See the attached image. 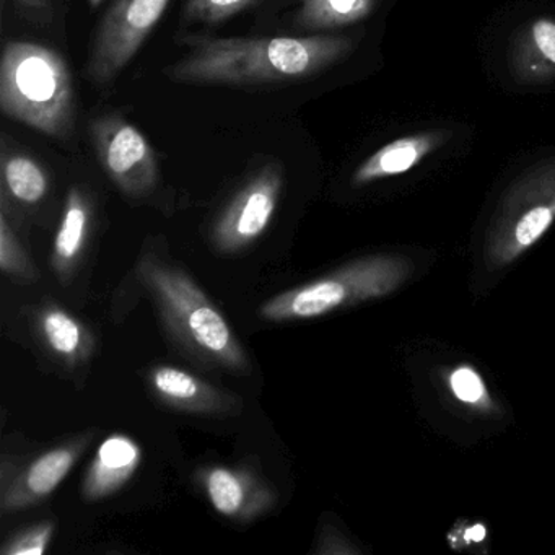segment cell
<instances>
[{
	"mask_svg": "<svg viewBox=\"0 0 555 555\" xmlns=\"http://www.w3.org/2000/svg\"><path fill=\"white\" fill-rule=\"evenodd\" d=\"M186 56L165 67L183 86H275L305 82L346 60L352 38L258 37L193 40Z\"/></svg>",
	"mask_w": 555,
	"mask_h": 555,
	"instance_id": "cell-1",
	"label": "cell"
},
{
	"mask_svg": "<svg viewBox=\"0 0 555 555\" xmlns=\"http://www.w3.org/2000/svg\"><path fill=\"white\" fill-rule=\"evenodd\" d=\"M138 275L168 333L190 356L229 372H249L235 331L183 268L147 255L139 262Z\"/></svg>",
	"mask_w": 555,
	"mask_h": 555,
	"instance_id": "cell-2",
	"label": "cell"
},
{
	"mask_svg": "<svg viewBox=\"0 0 555 555\" xmlns=\"http://www.w3.org/2000/svg\"><path fill=\"white\" fill-rule=\"evenodd\" d=\"M0 108L41 134L69 139L77 112L69 64L44 44L9 41L0 61Z\"/></svg>",
	"mask_w": 555,
	"mask_h": 555,
	"instance_id": "cell-3",
	"label": "cell"
},
{
	"mask_svg": "<svg viewBox=\"0 0 555 555\" xmlns=\"http://www.w3.org/2000/svg\"><path fill=\"white\" fill-rule=\"evenodd\" d=\"M401 266L392 259H362L333 274L274 295L259 307V317L271 323L324 317L389 294L401 281Z\"/></svg>",
	"mask_w": 555,
	"mask_h": 555,
	"instance_id": "cell-4",
	"label": "cell"
},
{
	"mask_svg": "<svg viewBox=\"0 0 555 555\" xmlns=\"http://www.w3.org/2000/svg\"><path fill=\"white\" fill-rule=\"evenodd\" d=\"M168 5L170 0H115L90 43L87 79L103 89L112 86L138 56Z\"/></svg>",
	"mask_w": 555,
	"mask_h": 555,
	"instance_id": "cell-5",
	"label": "cell"
},
{
	"mask_svg": "<svg viewBox=\"0 0 555 555\" xmlns=\"http://www.w3.org/2000/svg\"><path fill=\"white\" fill-rule=\"evenodd\" d=\"M555 220V157L538 162L506 191L495 227L503 258L513 259L545 235Z\"/></svg>",
	"mask_w": 555,
	"mask_h": 555,
	"instance_id": "cell-6",
	"label": "cell"
},
{
	"mask_svg": "<svg viewBox=\"0 0 555 555\" xmlns=\"http://www.w3.org/2000/svg\"><path fill=\"white\" fill-rule=\"evenodd\" d=\"M93 151L106 177L121 193L142 197L158 181V160L144 134L119 113H106L89 125Z\"/></svg>",
	"mask_w": 555,
	"mask_h": 555,
	"instance_id": "cell-7",
	"label": "cell"
},
{
	"mask_svg": "<svg viewBox=\"0 0 555 555\" xmlns=\"http://www.w3.org/2000/svg\"><path fill=\"white\" fill-rule=\"evenodd\" d=\"M282 184L281 165L268 164L240 188L214 227V245L220 253L245 251L264 235L278 209Z\"/></svg>",
	"mask_w": 555,
	"mask_h": 555,
	"instance_id": "cell-8",
	"label": "cell"
},
{
	"mask_svg": "<svg viewBox=\"0 0 555 555\" xmlns=\"http://www.w3.org/2000/svg\"><path fill=\"white\" fill-rule=\"evenodd\" d=\"M92 435L87 434L76 440L53 448L31 461L11 482L2 483L0 506L2 512H18L37 505L54 492L76 466L83 451L89 447Z\"/></svg>",
	"mask_w": 555,
	"mask_h": 555,
	"instance_id": "cell-9",
	"label": "cell"
},
{
	"mask_svg": "<svg viewBox=\"0 0 555 555\" xmlns=\"http://www.w3.org/2000/svg\"><path fill=\"white\" fill-rule=\"evenodd\" d=\"M199 480L216 512L235 521H253L275 505L274 490L246 467H206Z\"/></svg>",
	"mask_w": 555,
	"mask_h": 555,
	"instance_id": "cell-10",
	"label": "cell"
},
{
	"mask_svg": "<svg viewBox=\"0 0 555 555\" xmlns=\"http://www.w3.org/2000/svg\"><path fill=\"white\" fill-rule=\"evenodd\" d=\"M152 391L165 404L191 414H235L242 401L220 391L199 376L171 365L154 366L149 373Z\"/></svg>",
	"mask_w": 555,
	"mask_h": 555,
	"instance_id": "cell-11",
	"label": "cell"
},
{
	"mask_svg": "<svg viewBox=\"0 0 555 555\" xmlns=\"http://www.w3.org/2000/svg\"><path fill=\"white\" fill-rule=\"evenodd\" d=\"M447 141V131H422L395 139L359 165L353 173L352 183L356 186H365L375 181L408 173L428 155L443 147Z\"/></svg>",
	"mask_w": 555,
	"mask_h": 555,
	"instance_id": "cell-12",
	"label": "cell"
},
{
	"mask_svg": "<svg viewBox=\"0 0 555 555\" xmlns=\"http://www.w3.org/2000/svg\"><path fill=\"white\" fill-rule=\"evenodd\" d=\"M142 450L131 437L112 435L100 444L83 479L82 495L89 503L112 496L134 476Z\"/></svg>",
	"mask_w": 555,
	"mask_h": 555,
	"instance_id": "cell-13",
	"label": "cell"
},
{
	"mask_svg": "<svg viewBox=\"0 0 555 555\" xmlns=\"http://www.w3.org/2000/svg\"><path fill=\"white\" fill-rule=\"evenodd\" d=\"M92 197L82 188H70L51 253V264L63 284L73 279L79 266L92 232Z\"/></svg>",
	"mask_w": 555,
	"mask_h": 555,
	"instance_id": "cell-14",
	"label": "cell"
},
{
	"mask_svg": "<svg viewBox=\"0 0 555 555\" xmlns=\"http://www.w3.org/2000/svg\"><path fill=\"white\" fill-rule=\"evenodd\" d=\"M509 64L525 82L555 77V18L538 17L525 25L509 48Z\"/></svg>",
	"mask_w": 555,
	"mask_h": 555,
	"instance_id": "cell-15",
	"label": "cell"
},
{
	"mask_svg": "<svg viewBox=\"0 0 555 555\" xmlns=\"http://www.w3.org/2000/svg\"><path fill=\"white\" fill-rule=\"evenodd\" d=\"M37 330L44 346L69 366L87 362L95 350L92 334L79 320L57 305H48L37 317Z\"/></svg>",
	"mask_w": 555,
	"mask_h": 555,
	"instance_id": "cell-16",
	"label": "cell"
},
{
	"mask_svg": "<svg viewBox=\"0 0 555 555\" xmlns=\"http://www.w3.org/2000/svg\"><path fill=\"white\" fill-rule=\"evenodd\" d=\"M382 0H298L295 25L321 34L359 24L373 14Z\"/></svg>",
	"mask_w": 555,
	"mask_h": 555,
	"instance_id": "cell-17",
	"label": "cell"
},
{
	"mask_svg": "<svg viewBox=\"0 0 555 555\" xmlns=\"http://www.w3.org/2000/svg\"><path fill=\"white\" fill-rule=\"evenodd\" d=\"M0 164L4 194L17 203L35 206L50 193V175L31 155L4 145Z\"/></svg>",
	"mask_w": 555,
	"mask_h": 555,
	"instance_id": "cell-18",
	"label": "cell"
},
{
	"mask_svg": "<svg viewBox=\"0 0 555 555\" xmlns=\"http://www.w3.org/2000/svg\"><path fill=\"white\" fill-rule=\"evenodd\" d=\"M0 269L4 274L24 279V281H31L37 275L24 246L18 242L12 227L9 225L5 207L0 214Z\"/></svg>",
	"mask_w": 555,
	"mask_h": 555,
	"instance_id": "cell-19",
	"label": "cell"
},
{
	"mask_svg": "<svg viewBox=\"0 0 555 555\" xmlns=\"http://www.w3.org/2000/svg\"><path fill=\"white\" fill-rule=\"evenodd\" d=\"M256 0H186L183 21L188 24L217 25L235 17Z\"/></svg>",
	"mask_w": 555,
	"mask_h": 555,
	"instance_id": "cell-20",
	"label": "cell"
},
{
	"mask_svg": "<svg viewBox=\"0 0 555 555\" xmlns=\"http://www.w3.org/2000/svg\"><path fill=\"white\" fill-rule=\"evenodd\" d=\"M54 534V522L43 521L12 535L4 547V555H41L50 547Z\"/></svg>",
	"mask_w": 555,
	"mask_h": 555,
	"instance_id": "cell-21",
	"label": "cell"
},
{
	"mask_svg": "<svg viewBox=\"0 0 555 555\" xmlns=\"http://www.w3.org/2000/svg\"><path fill=\"white\" fill-rule=\"evenodd\" d=\"M450 388L457 401L479 405L487 401L486 383L470 366H457L450 375Z\"/></svg>",
	"mask_w": 555,
	"mask_h": 555,
	"instance_id": "cell-22",
	"label": "cell"
},
{
	"mask_svg": "<svg viewBox=\"0 0 555 555\" xmlns=\"http://www.w3.org/2000/svg\"><path fill=\"white\" fill-rule=\"evenodd\" d=\"M24 17L34 24H47L51 21V0H15Z\"/></svg>",
	"mask_w": 555,
	"mask_h": 555,
	"instance_id": "cell-23",
	"label": "cell"
},
{
	"mask_svg": "<svg viewBox=\"0 0 555 555\" xmlns=\"http://www.w3.org/2000/svg\"><path fill=\"white\" fill-rule=\"evenodd\" d=\"M90 8L96 9L102 4V0H89Z\"/></svg>",
	"mask_w": 555,
	"mask_h": 555,
	"instance_id": "cell-24",
	"label": "cell"
}]
</instances>
